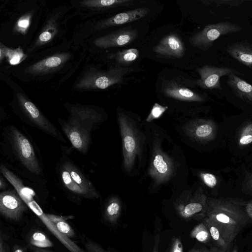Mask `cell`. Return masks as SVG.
Listing matches in <instances>:
<instances>
[{
  "label": "cell",
  "mask_w": 252,
  "mask_h": 252,
  "mask_svg": "<svg viewBox=\"0 0 252 252\" xmlns=\"http://www.w3.org/2000/svg\"><path fill=\"white\" fill-rule=\"evenodd\" d=\"M0 147L3 156L28 175H43L42 164L32 141L16 126L8 125L3 128Z\"/></svg>",
  "instance_id": "cell-1"
},
{
  "label": "cell",
  "mask_w": 252,
  "mask_h": 252,
  "mask_svg": "<svg viewBox=\"0 0 252 252\" xmlns=\"http://www.w3.org/2000/svg\"><path fill=\"white\" fill-rule=\"evenodd\" d=\"M243 201L229 198H207L205 218L216 224L229 246L250 219Z\"/></svg>",
  "instance_id": "cell-2"
},
{
  "label": "cell",
  "mask_w": 252,
  "mask_h": 252,
  "mask_svg": "<svg viewBox=\"0 0 252 252\" xmlns=\"http://www.w3.org/2000/svg\"><path fill=\"white\" fill-rule=\"evenodd\" d=\"M59 176L63 187L71 194L92 199L99 197L98 191L92 182L68 158L61 164Z\"/></svg>",
  "instance_id": "cell-3"
},
{
  "label": "cell",
  "mask_w": 252,
  "mask_h": 252,
  "mask_svg": "<svg viewBox=\"0 0 252 252\" xmlns=\"http://www.w3.org/2000/svg\"><path fill=\"white\" fill-rule=\"evenodd\" d=\"M20 112L18 116L24 123L37 128L59 141H66L60 130L31 101L19 97Z\"/></svg>",
  "instance_id": "cell-4"
},
{
  "label": "cell",
  "mask_w": 252,
  "mask_h": 252,
  "mask_svg": "<svg viewBox=\"0 0 252 252\" xmlns=\"http://www.w3.org/2000/svg\"><path fill=\"white\" fill-rule=\"evenodd\" d=\"M241 30V27L235 23L229 22L210 24L205 26L203 30L190 37L189 41L193 46L206 51L221 36L237 32Z\"/></svg>",
  "instance_id": "cell-5"
},
{
  "label": "cell",
  "mask_w": 252,
  "mask_h": 252,
  "mask_svg": "<svg viewBox=\"0 0 252 252\" xmlns=\"http://www.w3.org/2000/svg\"><path fill=\"white\" fill-rule=\"evenodd\" d=\"M68 112L67 121L69 124L91 133L103 121L102 114L90 107L71 106Z\"/></svg>",
  "instance_id": "cell-6"
},
{
  "label": "cell",
  "mask_w": 252,
  "mask_h": 252,
  "mask_svg": "<svg viewBox=\"0 0 252 252\" xmlns=\"http://www.w3.org/2000/svg\"><path fill=\"white\" fill-rule=\"evenodd\" d=\"M28 208L16 189L3 190L0 193V213L6 219L19 220Z\"/></svg>",
  "instance_id": "cell-7"
},
{
  "label": "cell",
  "mask_w": 252,
  "mask_h": 252,
  "mask_svg": "<svg viewBox=\"0 0 252 252\" xmlns=\"http://www.w3.org/2000/svg\"><path fill=\"white\" fill-rule=\"evenodd\" d=\"M58 121L72 146L81 154L86 155L92 143L91 133L71 125L67 121L58 119Z\"/></svg>",
  "instance_id": "cell-8"
},
{
  "label": "cell",
  "mask_w": 252,
  "mask_h": 252,
  "mask_svg": "<svg viewBox=\"0 0 252 252\" xmlns=\"http://www.w3.org/2000/svg\"><path fill=\"white\" fill-rule=\"evenodd\" d=\"M198 72L200 78L196 81V84L206 89H221L220 79L221 77L229 75L237 72V71L228 67H218L206 65L199 68Z\"/></svg>",
  "instance_id": "cell-9"
},
{
  "label": "cell",
  "mask_w": 252,
  "mask_h": 252,
  "mask_svg": "<svg viewBox=\"0 0 252 252\" xmlns=\"http://www.w3.org/2000/svg\"><path fill=\"white\" fill-rule=\"evenodd\" d=\"M207 198L205 194L198 193L190 200L178 204L177 211L186 220H202L205 216Z\"/></svg>",
  "instance_id": "cell-10"
},
{
  "label": "cell",
  "mask_w": 252,
  "mask_h": 252,
  "mask_svg": "<svg viewBox=\"0 0 252 252\" xmlns=\"http://www.w3.org/2000/svg\"><path fill=\"white\" fill-rule=\"evenodd\" d=\"M28 207L40 219L49 231L70 252H85L71 239L60 232L53 222L45 214L40 206L32 198L26 202Z\"/></svg>",
  "instance_id": "cell-11"
},
{
  "label": "cell",
  "mask_w": 252,
  "mask_h": 252,
  "mask_svg": "<svg viewBox=\"0 0 252 252\" xmlns=\"http://www.w3.org/2000/svg\"><path fill=\"white\" fill-rule=\"evenodd\" d=\"M153 51L161 56L181 58L185 52V48L181 38L176 34L171 33L163 37L153 48Z\"/></svg>",
  "instance_id": "cell-12"
},
{
  "label": "cell",
  "mask_w": 252,
  "mask_h": 252,
  "mask_svg": "<svg viewBox=\"0 0 252 252\" xmlns=\"http://www.w3.org/2000/svg\"><path fill=\"white\" fill-rule=\"evenodd\" d=\"M138 36L136 29L120 30L100 39L99 44L105 48L123 46L130 44Z\"/></svg>",
  "instance_id": "cell-13"
},
{
  "label": "cell",
  "mask_w": 252,
  "mask_h": 252,
  "mask_svg": "<svg viewBox=\"0 0 252 252\" xmlns=\"http://www.w3.org/2000/svg\"><path fill=\"white\" fill-rule=\"evenodd\" d=\"M163 92L167 96L181 100L201 102L204 98L192 90L178 85L172 81L163 88Z\"/></svg>",
  "instance_id": "cell-14"
},
{
  "label": "cell",
  "mask_w": 252,
  "mask_h": 252,
  "mask_svg": "<svg viewBox=\"0 0 252 252\" xmlns=\"http://www.w3.org/2000/svg\"><path fill=\"white\" fill-rule=\"evenodd\" d=\"M149 11L148 8L141 7L119 13L106 20L103 26H117L137 21L145 17Z\"/></svg>",
  "instance_id": "cell-15"
},
{
  "label": "cell",
  "mask_w": 252,
  "mask_h": 252,
  "mask_svg": "<svg viewBox=\"0 0 252 252\" xmlns=\"http://www.w3.org/2000/svg\"><path fill=\"white\" fill-rule=\"evenodd\" d=\"M227 53L241 63L252 66V44L246 41H239L228 46Z\"/></svg>",
  "instance_id": "cell-16"
},
{
  "label": "cell",
  "mask_w": 252,
  "mask_h": 252,
  "mask_svg": "<svg viewBox=\"0 0 252 252\" xmlns=\"http://www.w3.org/2000/svg\"><path fill=\"white\" fill-rule=\"evenodd\" d=\"M129 67H117L108 72L98 76L94 81L95 86L99 89H105L115 84L122 82L124 77L132 71Z\"/></svg>",
  "instance_id": "cell-17"
},
{
  "label": "cell",
  "mask_w": 252,
  "mask_h": 252,
  "mask_svg": "<svg viewBox=\"0 0 252 252\" xmlns=\"http://www.w3.org/2000/svg\"><path fill=\"white\" fill-rule=\"evenodd\" d=\"M227 83L236 95L246 102L252 103V85L234 73L228 75Z\"/></svg>",
  "instance_id": "cell-18"
},
{
  "label": "cell",
  "mask_w": 252,
  "mask_h": 252,
  "mask_svg": "<svg viewBox=\"0 0 252 252\" xmlns=\"http://www.w3.org/2000/svg\"><path fill=\"white\" fill-rule=\"evenodd\" d=\"M194 130L195 137L201 140L208 141L213 139L217 134V126L210 120H201Z\"/></svg>",
  "instance_id": "cell-19"
},
{
  "label": "cell",
  "mask_w": 252,
  "mask_h": 252,
  "mask_svg": "<svg viewBox=\"0 0 252 252\" xmlns=\"http://www.w3.org/2000/svg\"><path fill=\"white\" fill-rule=\"evenodd\" d=\"M125 152L126 163L130 164L136 150V142L131 130L124 125L121 126Z\"/></svg>",
  "instance_id": "cell-20"
},
{
  "label": "cell",
  "mask_w": 252,
  "mask_h": 252,
  "mask_svg": "<svg viewBox=\"0 0 252 252\" xmlns=\"http://www.w3.org/2000/svg\"><path fill=\"white\" fill-rule=\"evenodd\" d=\"M202 221L207 226L211 238L215 242L218 247L221 249H228L229 246L227 244L222 232L218 226L207 218L202 219Z\"/></svg>",
  "instance_id": "cell-21"
},
{
  "label": "cell",
  "mask_w": 252,
  "mask_h": 252,
  "mask_svg": "<svg viewBox=\"0 0 252 252\" xmlns=\"http://www.w3.org/2000/svg\"><path fill=\"white\" fill-rule=\"evenodd\" d=\"M121 211L119 201L116 198H111L108 201L105 208V220L111 224H116L120 216Z\"/></svg>",
  "instance_id": "cell-22"
},
{
  "label": "cell",
  "mask_w": 252,
  "mask_h": 252,
  "mask_svg": "<svg viewBox=\"0 0 252 252\" xmlns=\"http://www.w3.org/2000/svg\"><path fill=\"white\" fill-rule=\"evenodd\" d=\"M48 217L53 222L58 230L68 238L75 236L73 229L66 222L64 217H62L51 214H46Z\"/></svg>",
  "instance_id": "cell-23"
},
{
  "label": "cell",
  "mask_w": 252,
  "mask_h": 252,
  "mask_svg": "<svg viewBox=\"0 0 252 252\" xmlns=\"http://www.w3.org/2000/svg\"><path fill=\"white\" fill-rule=\"evenodd\" d=\"M139 56V51L136 48L124 50L111 55L113 59L123 64L132 63L138 58Z\"/></svg>",
  "instance_id": "cell-24"
},
{
  "label": "cell",
  "mask_w": 252,
  "mask_h": 252,
  "mask_svg": "<svg viewBox=\"0 0 252 252\" xmlns=\"http://www.w3.org/2000/svg\"><path fill=\"white\" fill-rule=\"evenodd\" d=\"M190 236L203 243L209 242L211 238L210 232L203 221L193 228L190 232Z\"/></svg>",
  "instance_id": "cell-25"
},
{
  "label": "cell",
  "mask_w": 252,
  "mask_h": 252,
  "mask_svg": "<svg viewBox=\"0 0 252 252\" xmlns=\"http://www.w3.org/2000/svg\"><path fill=\"white\" fill-rule=\"evenodd\" d=\"M133 0H95L86 1L87 5L102 7L125 6L132 4Z\"/></svg>",
  "instance_id": "cell-26"
},
{
  "label": "cell",
  "mask_w": 252,
  "mask_h": 252,
  "mask_svg": "<svg viewBox=\"0 0 252 252\" xmlns=\"http://www.w3.org/2000/svg\"><path fill=\"white\" fill-rule=\"evenodd\" d=\"M30 243L33 247L46 248L53 246V243L42 232L36 231L30 238Z\"/></svg>",
  "instance_id": "cell-27"
},
{
  "label": "cell",
  "mask_w": 252,
  "mask_h": 252,
  "mask_svg": "<svg viewBox=\"0 0 252 252\" xmlns=\"http://www.w3.org/2000/svg\"><path fill=\"white\" fill-rule=\"evenodd\" d=\"M239 144L244 146L252 142V123L249 122L242 128L239 137Z\"/></svg>",
  "instance_id": "cell-28"
},
{
  "label": "cell",
  "mask_w": 252,
  "mask_h": 252,
  "mask_svg": "<svg viewBox=\"0 0 252 252\" xmlns=\"http://www.w3.org/2000/svg\"><path fill=\"white\" fill-rule=\"evenodd\" d=\"M62 63L61 58L57 56H54L50 57L44 61H41L36 64L34 69L37 70H41L43 68H49L57 67L59 65Z\"/></svg>",
  "instance_id": "cell-29"
},
{
  "label": "cell",
  "mask_w": 252,
  "mask_h": 252,
  "mask_svg": "<svg viewBox=\"0 0 252 252\" xmlns=\"http://www.w3.org/2000/svg\"><path fill=\"white\" fill-rule=\"evenodd\" d=\"M153 164L157 171L163 174L168 171V166L163 157L160 154L157 155L153 160Z\"/></svg>",
  "instance_id": "cell-30"
},
{
  "label": "cell",
  "mask_w": 252,
  "mask_h": 252,
  "mask_svg": "<svg viewBox=\"0 0 252 252\" xmlns=\"http://www.w3.org/2000/svg\"><path fill=\"white\" fill-rule=\"evenodd\" d=\"M167 108V106H163L157 103H155L147 121L150 122L153 119L159 118Z\"/></svg>",
  "instance_id": "cell-31"
},
{
  "label": "cell",
  "mask_w": 252,
  "mask_h": 252,
  "mask_svg": "<svg viewBox=\"0 0 252 252\" xmlns=\"http://www.w3.org/2000/svg\"><path fill=\"white\" fill-rule=\"evenodd\" d=\"M86 252H111L105 250L95 242L88 239L84 243Z\"/></svg>",
  "instance_id": "cell-32"
},
{
  "label": "cell",
  "mask_w": 252,
  "mask_h": 252,
  "mask_svg": "<svg viewBox=\"0 0 252 252\" xmlns=\"http://www.w3.org/2000/svg\"><path fill=\"white\" fill-rule=\"evenodd\" d=\"M200 177L204 183L209 187L213 188L217 184L216 176L209 173H201Z\"/></svg>",
  "instance_id": "cell-33"
},
{
  "label": "cell",
  "mask_w": 252,
  "mask_h": 252,
  "mask_svg": "<svg viewBox=\"0 0 252 252\" xmlns=\"http://www.w3.org/2000/svg\"><path fill=\"white\" fill-rule=\"evenodd\" d=\"M169 252H184L183 245L179 238H173L172 241Z\"/></svg>",
  "instance_id": "cell-34"
},
{
  "label": "cell",
  "mask_w": 252,
  "mask_h": 252,
  "mask_svg": "<svg viewBox=\"0 0 252 252\" xmlns=\"http://www.w3.org/2000/svg\"><path fill=\"white\" fill-rule=\"evenodd\" d=\"M244 187L245 191L249 193L252 194V174L250 175L247 180Z\"/></svg>",
  "instance_id": "cell-35"
},
{
  "label": "cell",
  "mask_w": 252,
  "mask_h": 252,
  "mask_svg": "<svg viewBox=\"0 0 252 252\" xmlns=\"http://www.w3.org/2000/svg\"><path fill=\"white\" fill-rule=\"evenodd\" d=\"M219 2H222V4L230 5L232 6H237L241 4L242 3L244 2L245 0H219L217 1Z\"/></svg>",
  "instance_id": "cell-36"
},
{
  "label": "cell",
  "mask_w": 252,
  "mask_h": 252,
  "mask_svg": "<svg viewBox=\"0 0 252 252\" xmlns=\"http://www.w3.org/2000/svg\"><path fill=\"white\" fill-rule=\"evenodd\" d=\"M245 211L249 218L252 220V199L246 204Z\"/></svg>",
  "instance_id": "cell-37"
},
{
  "label": "cell",
  "mask_w": 252,
  "mask_h": 252,
  "mask_svg": "<svg viewBox=\"0 0 252 252\" xmlns=\"http://www.w3.org/2000/svg\"><path fill=\"white\" fill-rule=\"evenodd\" d=\"M52 34L47 31L43 32L39 36V39L42 42L47 41L51 39Z\"/></svg>",
  "instance_id": "cell-38"
},
{
  "label": "cell",
  "mask_w": 252,
  "mask_h": 252,
  "mask_svg": "<svg viewBox=\"0 0 252 252\" xmlns=\"http://www.w3.org/2000/svg\"><path fill=\"white\" fill-rule=\"evenodd\" d=\"M29 25V21L27 19H24L20 20L18 23L19 27L22 28H26Z\"/></svg>",
  "instance_id": "cell-39"
},
{
  "label": "cell",
  "mask_w": 252,
  "mask_h": 252,
  "mask_svg": "<svg viewBox=\"0 0 252 252\" xmlns=\"http://www.w3.org/2000/svg\"><path fill=\"white\" fill-rule=\"evenodd\" d=\"M7 186V183L4 179V176L2 175L0 177V189H4Z\"/></svg>",
  "instance_id": "cell-40"
},
{
  "label": "cell",
  "mask_w": 252,
  "mask_h": 252,
  "mask_svg": "<svg viewBox=\"0 0 252 252\" xmlns=\"http://www.w3.org/2000/svg\"><path fill=\"white\" fill-rule=\"evenodd\" d=\"M32 252H53L51 251L46 250L43 248H39L32 246L30 248Z\"/></svg>",
  "instance_id": "cell-41"
},
{
  "label": "cell",
  "mask_w": 252,
  "mask_h": 252,
  "mask_svg": "<svg viewBox=\"0 0 252 252\" xmlns=\"http://www.w3.org/2000/svg\"><path fill=\"white\" fill-rule=\"evenodd\" d=\"M0 252H6L5 244L2 239L1 234H0Z\"/></svg>",
  "instance_id": "cell-42"
},
{
  "label": "cell",
  "mask_w": 252,
  "mask_h": 252,
  "mask_svg": "<svg viewBox=\"0 0 252 252\" xmlns=\"http://www.w3.org/2000/svg\"><path fill=\"white\" fill-rule=\"evenodd\" d=\"M20 57L18 55L14 56L10 60V63L12 64H15L19 63Z\"/></svg>",
  "instance_id": "cell-43"
},
{
  "label": "cell",
  "mask_w": 252,
  "mask_h": 252,
  "mask_svg": "<svg viewBox=\"0 0 252 252\" xmlns=\"http://www.w3.org/2000/svg\"><path fill=\"white\" fill-rule=\"evenodd\" d=\"M210 249L211 252H226L228 249H221L219 247H213Z\"/></svg>",
  "instance_id": "cell-44"
},
{
  "label": "cell",
  "mask_w": 252,
  "mask_h": 252,
  "mask_svg": "<svg viewBox=\"0 0 252 252\" xmlns=\"http://www.w3.org/2000/svg\"><path fill=\"white\" fill-rule=\"evenodd\" d=\"M189 252H211V249L208 250L206 249H194Z\"/></svg>",
  "instance_id": "cell-45"
},
{
  "label": "cell",
  "mask_w": 252,
  "mask_h": 252,
  "mask_svg": "<svg viewBox=\"0 0 252 252\" xmlns=\"http://www.w3.org/2000/svg\"><path fill=\"white\" fill-rule=\"evenodd\" d=\"M158 239H156L154 247V249L152 252H158Z\"/></svg>",
  "instance_id": "cell-46"
},
{
  "label": "cell",
  "mask_w": 252,
  "mask_h": 252,
  "mask_svg": "<svg viewBox=\"0 0 252 252\" xmlns=\"http://www.w3.org/2000/svg\"><path fill=\"white\" fill-rule=\"evenodd\" d=\"M14 252H25L22 248L20 247H16L14 249Z\"/></svg>",
  "instance_id": "cell-47"
},
{
  "label": "cell",
  "mask_w": 252,
  "mask_h": 252,
  "mask_svg": "<svg viewBox=\"0 0 252 252\" xmlns=\"http://www.w3.org/2000/svg\"><path fill=\"white\" fill-rule=\"evenodd\" d=\"M231 252H238L237 248H235Z\"/></svg>",
  "instance_id": "cell-48"
},
{
  "label": "cell",
  "mask_w": 252,
  "mask_h": 252,
  "mask_svg": "<svg viewBox=\"0 0 252 252\" xmlns=\"http://www.w3.org/2000/svg\"><path fill=\"white\" fill-rule=\"evenodd\" d=\"M252 252V250H251V252Z\"/></svg>",
  "instance_id": "cell-49"
}]
</instances>
